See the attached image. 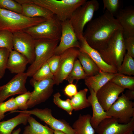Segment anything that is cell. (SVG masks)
Returning a JSON list of instances; mask_svg holds the SVG:
<instances>
[{"mask_svg": "<svg viewBox=\"0 0 134 134\" xmlns=\"http://www.w3.org/2000/svg\"><path fill=\"white\" fill-rule=\"evenodd\" d=\"M31 94V92L27 91L14 98L15 102L18 109L22 111L27 110L29 108L27 102L30 98Z\"/></svg>", "mask_w": 134, "mask_h": 134, "instance_id": "cell-37", "label": "cell"}, {"mask_svg": "<svg viewBox=\"0 0 134 134\" xmlns=\"http://www.w3.org/2000/svg\"><path fill=\"white\" fill-rule=\"evenodd\" d=\"M61 95L59 92L53 95V102L59 107L66 111L69 115H71L73 110L69 101V99L66 100H62L60 97Z\"/></svg>", "mask_w": 134, "mask_h": 134, "instance_id": "cell-33", "label": "cell"}, {"mask_svg": "<svg viewBox=\"0 0 134 134\" xmlns=\"http://www.w3.org/2000/svg\"><path fill=\"white\" fill-rule=\"evenodd\" d=\"M106 112L108 116L115 119L119 123L127 124L134 117V103L122 93Z\"/></svg>", "mask_w": 134, "mask_h": 134, "instance_id": "cell-8", "label": "cell"}, {"mask_svg": "<svg viewBox=\"0 0 134 134\" xmlns=\"http://www.w3.org/2000/svg\"><path fill=\"white\" fill-rule=\"evenodd\" d=\"M29 63L27 58L23 55L12 50L10 52L7 60L6 69L12 73L16 74L23 73Z\"/></svg>", "mask_w": 134, "mask_h": 134, "instance_id": "cell-20", "label": "cell"}, {"mask_svg": "<svg viewBox=\"0 0 134 134\" xmlns=\"http://www.w3.org/2000/svg\"><path fill=\"white\" fill-rule=\"evenodd\" d=\"M18 109L14 98L12 97L7 101L0 103V120L5 117V113L8 111H12Z\"/></svg>", "mask_w": 134, "mask_h": 134, "instance_id": "cell-36", "label": "cell"}, {"mask_svg": "<svg viewBox=\"0 0 134 134\" xmlns=\"http://www.w3.org/2000/svg\"><path fill=\"white\" fill-rule=\"evenodd\" d=\"M96 0L87 1L74 12L69 20L79 40L83 37L85 26L91 20L99 7Z\"/></svg>", "mask_w": 134, "mask_h": 134, "instance_id": "cell-6", "label": "cell"}, {"mask_svg": "<svg viewBox=\"0 0 134 134\" xmlns=\"http://www.w3.org/2000/svg\"><path fill=\"white\" fill-rule=\"evenodd\" d=\"M95 130L98 134H129L134 131V117L127 124L120 123L111 117L107 118Z\"/></svg>", "mask_w": 134, "mask_h": 134, "instance_id": "cell-14", "label": "cell"}, {"mask_svg": "<svg viewBox=\"0 0 134 134\" xmlns=\"http://www.w3.org/2000/svg\"><path fill=\"white\" fill-rule=\"evenodd\" d=\"M16 116L6 121L0 122V134H11L14 129L21 124L26 125L30 114L20 112Z\"/></svg>", "mask_w": 134, "mask_h": 134, "instance_id": "cell-23", "label": "cell"}, {"mask_svg": "<svg viewBox=\"0 0 134 134\" xmlns=\"http://www.w3.org/2000/svg\"><path fill=\"white\" fill-rule=\"evenodd\" d=\"M121 26L124 38L134 37V8L130 6L122 9L115 16Z\"/></svg>", "mask_w": 134, "mask_h": 134, "instance_id": "cell-17", "label": "cell"}, {"mask_svg": "<svg viewBox=\"0 0 134 134\" xmlns=\"http://www.w3.org/2000/svg\"><path fill=\"white\" fill-rule=\"evenodd\" d=\"M124 90L109 81L97 92L96 97L104 110L106 111L117 100L120 94Z\"/></svg>", "mask_w": 134, "mask_h": 134, "instance_id": "cell-16", "label": "cell"}, {"mask_svg": "<svg viewBox=\"0 0 134 134\" xmlns=\"http://www.w3.org/2000/svg\"><path fill=\"white\" fill-rule=\"evenodd\" d=\"M104 10H107L113 16H115L122 9V3L120 0H103Z\"/></svg>", "mask_w": 134, "mask_h": 134, "instance_id": "cell-34", "label": "cell"}, {"mask_svg": "<svg viewBox=\"0 0 134 134\" xmlns=\"http://www.w3.org/2000/svg\"><path fill=\"white\" fill-rule=\"evenodd\" d=\"M59 41L46 39H34L35 58L26 72L28 77H32L41 66L54 55Z\"/></svg>", "mask_w": 134, "mask_h": 134, "instance_id": "cell-5", "label": "cell"}, {"mask_svg": "<svg viewBox=\"0 0 134 134\" xmlns=\"http://www.w3.org/2000/svg\"><path fill=\"white\" fill-rule=\"evenodd\" d=\"M53 134H66L64 132L57 130H54Z\"/></svg>", "mask_w": 134, "mask_h": 134, "instance_id": "cell-43", "label": "cell"}, {"mask_svg": "<svg viewBox=\"0 0 134 134\" xmlns=\"http://www.w3.org/2000/svg\"><path fill=\"white\" fill-rule=\"evenodd\" d=\"M54 75L52 73L47 62L44 64L35 72L32 78L36 81L53 79Z\"/></svg>", "mask_w": 134, "mask_h": 134, "instance_id": "cell-32", "label": "cell"}, {"mask_svg": "<svg viewBox=\"0 0 134 134\" xmlns=\"http://www.w3.org/2000/svg\"><path fill=\"white\" fill-rule=\"evenodd\" d=\"M124 94L130 100L132 101L134 99V90L128 89L126 91Z\"/></svg>", "mask_w": 134, "mask_h": 134, "instance_id": "cell-42", "label": "cell"}, {"mask_svg": "<svg viewBox=\"0 0 134 134\" xmlns=\"http://www.w3.org/2000/svg\"><path fill=\"white\" fill-rule=\"evenodd\" d=\"M77 59L87 77L94 75L100 71L94 62L86 53L80 51Z\"/></svg>", "mask_w": 134, "mask_h": 134, "instance_id": "cell-26", "label": "cell"}, {"mask_svg": "<svg viewBox=\"0 0 134 134\" xmlns=\"http://www.w3.org/2000/svg\"><path fill=\"white\" fill-rule=\"evenodd\" d=\"M61 30V22L54 15L52 18L23 31L34 39H46L60 40Z\"/></svg>", "mask_w": 134, "mask_h": 134, "instance_id": "cell-7", "label": "cell"}, {"mask_svg": "<svg viewBox=\"0 0 134 134\" xmlns=\"http://www.w3.org/2000/svg\"><path fill=\"white\" fill-rule=\"evenodd\" d=\"M28 77L26 72L17 74L6 84L0 86V103L10 96L27 92L25 84Z\"/></svg>", "mask_w": 134, "mask_h": 134, "instance_id": "cell-15", "label": "cell"}, {"mask_svg": "<svg viewBox=\"0 0 134 134\" xmlns=\"http://www.w3.org/2000/svg\"><path fill=\"white\" fill-rule=\"evenodd\" d=\"M79 52V49L73 48L68 49L60 55L58 68L53 78L55 85H59L66 80L72 70Z\"/></svg>", "mask_w": 134, "mask_h": 134, "instance_id": "cell-11", "label": "cell"}, {"mask_svg": "<svg viewBox=\"0 0 134 134\" xmlns=\"http://www.w3.org/2000/svg\"><path fill=\"white\" fill-rule=\"evenodd\" d=\"M91 117L89 114L79 115L72 127L75 134H95V130L91 123Z\"/></svg>", "mask_w": 134, "mask_h": 134, "instance_id": "cell-24", "label": "cell"}, {"mask_svg": "<svg viewBox=\"0 0 134 134\" xmlns=\"http://www.w3.org/2000/svg\"><path fill=\"white\" fill-rule=\"evenodd\" d=\"M27 121L29 125L25 128L22 134H53V130L41 124L31 115Z\"/></svg>", "mask_w": 134, "mask_h": 134, "instance_id": "cell-25", "label": "cell"}, {"mask_svg": "<svg viewBox=\"0 0 134 134\" xmlns=\"http://www.w3.org/2000/svg\"><path fill=\"white\" fill-rule=\"evenodd\" d=\"M116 73L100 71L94 75L87 77L85 79V83L89 89H92L96 93L113 78Z\"/></svg>", "mask_w": 134, "mask_h": 134, "instance_id": "cell-22", "label": "cell"}, {"mask_svg": "<svg viewBox=\"0 0 134 134\" xmlns=\"http://www.w3.org/2000/svg\"><path fill=\"white\" fill-rule=\"evenodd\" d=\"M21 130V128H19L16 130L13 131L12 133V134H19Z\"/></svg>", "mask_w": 134, "mask_h": 134, "instance_id": "cell-44", "label": "cell"}, {"mask_svg": "<svg viewBox=\"0 0 134 134\" xmlns=\"http://www.w3.org/2000/svg\"><path fill=\"white\" fill-rule=\"evenodd\" d=\"M117 73L129 75H134V60L133 58L126 53Z\"/></svg>", "mask_w": 134, "mask_h": 134, "instance_id": "cell-30", "label": "cell"}, {"mask_svg": "<svg viewBox=\"0 0 134 134\" xmlns=\"http://www.w3.org/2000/svg\"><path fill=\"white\" fill-rule=\"evenodd\" d=\"M13 112H22L33 115L48 125L54 130H60L66 134H75L74 129L69 123L63 120L58 119L54 118L52 116V110L50 109L36 108L29 110H16Z\"/></svg>", "mask_w": 134, "mask_h": 134, "instance_id": "cell-9", "label": "cell"}, {"mask_svg": "<svg viewBox=\"0 0 134 134\" xmlns=\"http://www.w3.org/2000/svg\"><path fill=\"white\" fill-rule=\"evenodd\" d=\"M60 58V55H54L47 61L50 70L54 75L58 69Z\"/></svg>", "mask_w": 134, "mask_h": 134, "instance_id": "cell-39", "label": "cell"}, {"mask_svg": "<svg viewBox=\"0 0 134 134\" xmlns=\"http://www.w3.org/2000/svg\"><path fill=\"white\" fill-rule=\"evenodd\" d=\"M133 134V132H132V133H131L129 134Z\"/></svg>", "mask_w": 134, "mask_h": 134, "instance_id": "cell-46", "label": "cell"}, {"mask_svg": "<svg viewBox=\"0 0 134 134\" xmlns=\"http://www.w3.org/2000/svg\"><path fill=\"white\" fill-rule=\"evenodd\" d=\"M21 4V14L28 17H42L47 20L52 18L54 15L47 9L35 4L26 3Z\"/></svg>", "mask_w": 134, "mask_h": 134, "instance_id": "cell-21", "label": "cell"}, {"mask_svg": "<svg viewBox=\"0 0 134 134\" xmlns=\"http://www.w3.org/2000/svg\"><path fill=\"white\" fill-rule=\"evenodd\" d=\"M13 45L14 50L24 56L29 64H32L34 61V39L23 31L13 33Z\"/></svg>", "mask_w": 134, "mask_h": 134, "instance_id": "cell-12", "label": "cell"}, {"mask_svg": "<svg viewBox=\"0 0 134 134\" xmlns=\"http://www.w3.org/2000/svg\"><path fill=\"white\" fill-rule=\"evenodd\" d=\"M79 41L80 46L79 51L87 54L94 62L100 71L114 73L118 72L115 68L104 62L99 52L91 47L83 37Z\"/></svg>", "mask_w": 134, "mask_h": 134, "instance_id": "cell-18", "label": "cell"}, {"mask_svg": "<svg viewBox=\"0 0 134 134\" xmlns=\"http://www.w3.org/2000/svg\"><path fill=\"white\" fill-rule=\"evenodd\" d=\"M122 28L116 19L107 10L87 24L83 36L88 44L98 51L104 49L114 33Z\"/></svg>", "mask_w": 134, "mask_h": 134, "instance_id": "cell-1", "label": "cell"}, {"mask_svg": "<svg viewBox=\"0 0 134 134\" xmlns=\"http://www.w3.org/2000/svg\"><path fill=\"white\" fill-rule=\"evenodd\" d=\"M88 91L86 88L80 90L69 99L73 110L78 111L91 106L86 96Z\"/></svg>", "mask_w": 134, "mask_h": 134, "instance_id": "cell-27", "label": "cell"}, {"mask_svg": "<svg viewBox=\"0 0 134 134\" xmlns=\"http://www.w3.org/2000/svg\"><path fill=\"white\" fill-rule=\"evenodd\" d=\"M13 34L6 30H0V48H5L10 52L13 50Z\"/></svg>", "mask_w": 134, "mask_h": 134, "instance_id": "cell-31", "label": "cell"}, {"mask_svg": "<svg viewBox=\"0 0 134 134\" xmlns=\"http://www.w3.org/2000/svg\"><path fill=\"white\" fill-rule=\"evenodd\" d=\"M124 38V44L127 54L133 58L134 57V37Z\"/></svg>", "mask_w": 134, "mask_h": 134, "instance_id": "cell-40", "label": "cell"}, {"mask_svg": "<svg viewBox=\"0 0 134 134\" xmlns=\"http://www.w3.org/2000/svg\"><path fill=\"white\" fill-rule=\"evenodd\" d=\"M2 77L0 75V79H1Z\"/></svg>", "mask_w": 134, "mask_h": 134, "instance_id": "cell-45", "label": "cell"}, {"mask_svg": "<svg viewBox=\"0 0 134 134\" xmlns=\"http://www.w3.org/2000/svg\"><path fill=\"white\" fill-rule=\"evenodd\" d=\"M30 83L34 88L27 102L28 107L30 108L47 100L52 94L54 86L55 85L53 79L36 81L32 78Z\"/></svg>", "mask_w": 134, "mask_h": 134, "instance_id": "cell-10", "label": "cell"}, {"mask_svg": "<svg viewBox=\"0 0 134 134\" xmlns=\"http://www.w3.org/2000/svg\"><path fill=\"white\" fill-rule=\"evenodd\" d=\"M120 87L134 90V77L117 73L110 81Z\"/></svg>", "mask_w": 134, "mask_h": 134, "instance_id": "cell-28", "label": "cell"}, {"mask_svg": "<svg viewBox=\"0 0 134 134\" xmlns=\"http://www.w3.org/2000/svg\"><path fill=\"white\" fill-rule=\"evenodd\" d=\"M90 95L87 99L92 106L93 114L90 119L91 124L95 129L100 123L105 119L111 117L108 116L98 101L96 96V93L91 89H89Z\"/></svg>", "mask_w": 134, "mask_h": 134, "instance_id": "cell-19", "label": "cell"}, {"mask_svg": "<svg viewBox=\"0 0 134 134\" xmlns=\"http://www.w3.org/2000/svg\"><path fill=\"white\" fill-rule=\"evenodd\" d=\"M87 77L78 59L75 61L71 71L66 78L69 83H72L75 80L85 79Z\"/></svg>", "mask_w": 134, "mask_h": 134, "instance_id": "cell-29", "label": "cell"}, {"mask_svg": "<svg viewBox=\"0 0 134 134\" xmlns=\"http://www.w3.org/2000/svg\"><path fill=\"white\" fill-rule=\"evenodd\" d=\"M61 34L58 44L55 50L54 55H60L68 49L80 48L79 41L75 33L69 20L61 22Z\"/></svg>", "mask_w": 134, "mask_h": 134, "instance_id": "cell-13", "label": "cell"}, {"mask_svg": "<svg viewBox=\"0 0 134 134\" xmlns=\"http://www.w3.org/2000/svg\"><path fill=\"white\" fill-rule=\"evenodd\" d=\"M63 91L65 94L70 98L75 95L78 92L76 85L73 83H69L66 86Z\"/></svg>", "mask_w": 134, "mask_h": 134, "instance_id": "cell-41", "label": "cell"}, {"mask_svg": "<svg viewBox=\"0 0 134 134\" xmlns=\"http://www.w3.org/2000/svg\"><path fill=\"white\" fill-rule=\"evenodd\" d=\"M21 4H35L50 11L61 22L69 20L75 10L84 4L86 0H17Z\"/></svg>", "mask_w": 134, "mask_h": 134, "instance_id": "cell-2", "label": "cell"}, {"mask_svg": "<svg viewBox=\"0 0 134 134\" xmlns=\"http://www.w3.org/2000/svg\"><path fill=\"white\" fill-rule=\"evenodd\" d=\"M0 8L21 14L22 5L15 0H0Z\"/></svg>", "mask_w": 134, "mask_h": 134, "instance_id": "cell-35", "label": "cell"}, {"mask_svg": "<svg viewBox=\"0 0 134 134\" xmlns=\"http://www.w3.org/2000/svg\"><path fill=\"white\" fill-rule=\"evenodd\" d=\"M46 20L42 17H28L21 14L0 8V30H6L13 33Z\"/></svg>", "mask_w": 134, "mask_h": 134, "instance_id": "cell-4", "label": "cell"}, {"mask_svg": "<svg viewBox=\"0 0 134 134\" xmlns=\"http://www.w3.org/2000/svg\"><path fill=\"white\" fill-rule=\"evenodd\" d=\"M10 52L6 49L0 48V75L2 77L6 69L7 63Z\"/></svg>", "mask_w": 134, "mask_h": 134, "instance_id": "cell-38", "label": "cell"}, {"mask_svg": "<svg viewBox=\"0 0 134 134\" xmlns=\"http://www.w3.org/2000/svg\"><path fill=\"white\" fill-rule=\"evenodd\" d=\"M122 30H118L113 34L106 47L99 51L103 60L118 71L126 54Z\"/></svg>", "mask_w": 134, "mask_h": 134, "instance_id": "cell-3", "label": "cell"}]
</instances>
